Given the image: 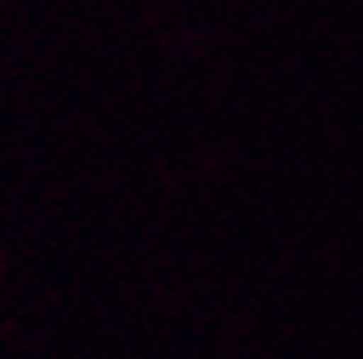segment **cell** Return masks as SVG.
Returning <instances> with one entry per match:
<instances>
[]
</instances>
